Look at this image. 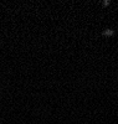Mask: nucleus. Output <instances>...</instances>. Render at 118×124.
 <instances>
[{"instance_id": "f257e3e1", "label": "nucleus", "mask_w": 118, "mask_h": 124, "mask_svg": "<svg viewBox=\"0 0 118 124\" xmlns=\"http://www.w3.org/2000/svg\"><path fill=\"white\" fill-rule=\"evenodd\" d=\"M113 34V31H106L104 32V35H112Z\"/></svg>"}]
</instances>
